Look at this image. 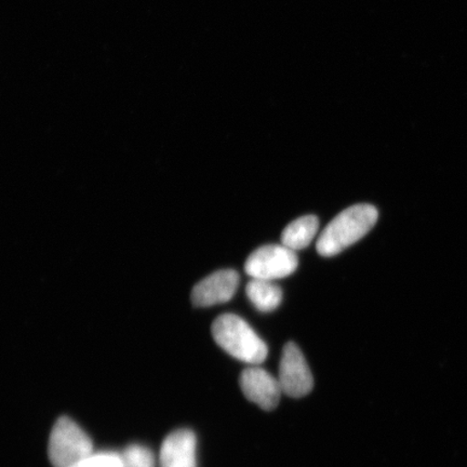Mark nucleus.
<instances>
[{
  "mask_svg": "<svg viewBox=\"0 0 467 467\" xmlns=\"http://www.w3.org/2000/svg\"><path fill=\"white\" fill-rule=\"evenodd\" d=\"M197 438L194 431L181 429L172 431L161 448V467H197Z\"/></svg>",
  "mask_w": 467,
  "mask_h": 467,
  "instance_id": "obj_8",
  "label": "nucleus"
},
{
  "mask_svg": "<svg viewBox=\"0 0 467 467\" xmlns=\"http://www.w3.org/2000/svg\"><path fill=\"white\" fill-rule=\"evenodd\" d=\"M239 279V274L234 270H221L212 274L192 288V305L209 307L231 301L236 294Z\"/></svg>",
  "mask_w": 467,
  "mask_h": 467,
  "instance_id": "obj_7",
  "label": "nucleus"
},
{
  "mask_svg": "<svg viewBox=\"0 0 467 467\" xmlns=\"http://www.w3.org/2000/svg\"><path fill=\"white\" fill-rule=\"evenodd\" d=\"M318 230L317 215H305L285 227L282 234V244L294 251L305 249L312 243Z\"/></svg>",
  "mask_w": 467,
  "mask_h": 467,
  "instance_id": "obj_9",
  "label": "nucleus"
},
{
  "mask_svg": "<svg viewBox=\"0 0 467 467\" xmlns=\"http://www.w3.org/2000/svg\"><path fill=\"white\" fill-rule=\"evenodd\" d=\"M246 294L254 307L263 313L275 311L283 301L282 288L271 280L251 278Z\"/></svg>",
  "mask_w": 467,
  "mask_h": 467,
  "instance_id": "obj_10",
  "label": "nucleus"
},
{
  "mask_svg": "<svg viewBox=\"0 0 467 467\" xmlns=\"http://www.w3.org/2000/svg\"><path fill=\"white\" fill-rule=\"evenodd\" d=\"M214 341L244 363L258 366L267 358V346L246 320L235 314L221 315L213 324Z\"/></svg>",
  "mask_w": 467,
  "mask_h": 467,
  "instance_id": "obj_2",
  "label": "nucleus"
},
{
  "mask_svg": "<svg viewBox=\"0 0 467 467\" xmlns=\"http://www.w3.org/2000/svg\"><path fill=\"white\" fill-rule=\"evenodd\" d=\"M126 467H155L154 454L149 448L131 445L128 447L122 455Z\"/></svg>",
  "mask_w": 467,
  "mask_h": 467,
  "instance_id": "obj_11",
  "label": "nucleus"
},
{
  "mask_svg": "<svg viewBox=\"0 0 467 467\" xmlns=\"http://www.w3.org/2000/svg\"><path fill=\"white\" fill-rule=\"evenodd\" d=\"M299 265L296 251L284 244H266L254 251L244 263L247 275L254 279L274 280L290 276Z\"/></svg>",
  "mask_w": 467,
  "mask_h": 467,
  "instance_id": "obj_4",
  "label": "nucleus"
},
{
  "mask_svg": "<svg viewBox=\"0 0 467 467\" xmlns=\"http://www.w3.org/2000/svg\"><path fill=\"white\" fill-rule=\"evenodd\" d=\"M278 381L283 393L294 399L311 392L314 379L305 355L294 342L285 344L279 366Z\"/></svg>",
  "mask_w": 467,
  "mask_h": 467,
  "instance_id": "obj_5",
  "label": "nucleus"
},
{
  "mask_svg": "<svg viewBox=\"0 0 467 467\" xmlns=\"http://www.w3.org/2000/svg\"><path fill=\"white\" fill-rule=\"evenodd\" d=\"M72 467H126L122 455L114 452L90 454Z\"/></svg>",
  "mask_w": 467,
  "mask_h": 467,
  "instance_id": "obj_12",
  "label": "nucleus"
},
{
  "mask_svg": "<svg viewBox=\"0 0 467 467\" xmlns=\"http://www.w3.org/2000/svg\"><path fill=\"white\" fill-rule=\"evenodd\" d=\"M92 441L72 419L62 417L52 429L48 455L55 467H72L92 454Z\"/></svg>",
  "mask_w": 467,
  "mask_h": 467,
  "instance_id": "obj_3",
  "label": "nucleus"
},
{
  "mask_svg": "<svg viewBox=\"0 0 467 467\" xmlns=\"http://www.w3.org/2000/svg\"><path fill=\"white\" fill-rule=\"evenodd\" d=\"M239 384L244 396L266 411L277 407L283 393L278 379L258 366L244 369L239 379Z\"/></svg>",
  "mask_w": 467,
  "mask_h": 467,
  "instance_id": "obj_6",
  "label": "nucleus"
},
{
  "mask_svg": "<svg viewBox=\"0 0 467 467\" xmlns=\"http://www.w3.org/2000/svg\"><path fill=\"white\" fill-rule=\"evenodd\" d=\"M379 213L372 204H354L343 210L320 233L317 244L321 256L337 255L369 233L376 225Z\"/></svg>",
  "mask_w": 467,
  "mask_h": 467,
  "instance_id": "obj_1",
  "label": "nucleus"
}]
</instances>
